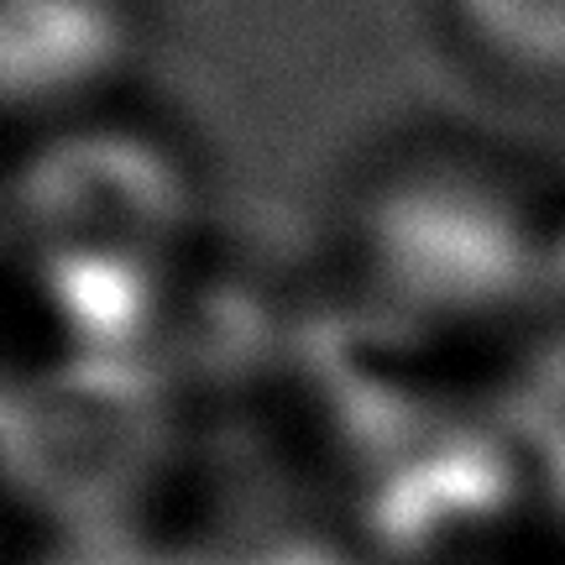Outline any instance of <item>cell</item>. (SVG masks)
<instances>
[{
  "instance_id": "obj_1",
  "label": "cell",
  "mask_w": 565,
  "mask_h": 565,
  "mask_svg": "<svg viewBox=\"0 0 565 565\" xmlns=\"http://www.w3.org/2000/svg\"><path fill=\"white\" fill-rule=\"evenodd\" d=\"M11 477L38 508L74 529L121 513L158 461V398L137 366L89 351L6 408Z\"/></svg>"
},
{
  "instance_id": "obj_2",
  "label": "cell",
  "mask_w": 565,
  "mask_h": 565,
  "mask_svg": "<svg viewBox=\"0 0 565 565\" xmlns=\"http://www.w3.org/2000/svg\"><path fill=\"white\" fill-rule=\"evenodd\" d=\"M21 236L38 257H121L141 263L183 215L173 162L131 137H68L26 162L11 194Z\"/></svg>"
},
{
  "instance_id": "obj_3",
  "label": "cell",
  "mask_w": 565,
  "mask_h": 565,
  "mask_svg": "<svg viewBox=\"0 0 565 565\" xmlns=\"http://www.w3.org/2000/svg\"><path fill=\"white\" fill-rule=\"evenodd\" d=\"M372 267L393 299L424 315H482L519 299L534 257L498 200L456 183H414L387 194L366 221Z\"/></svg>"
},
{
  "instance_id": "obj_4",
  "label": "cell",
  "mask_w": 565,
  "mask_h": 565,
  "mask_svg": "<svg viewBox=\"0 0 565 565\" xmlns=\"http://www.w3.org/2000/svg\"><path fill=\"white\" fill-rule=\"evenodd\" d=\"M508 471L482 445H450L404 461L372 503V540L408 565H450L492 534Z\"/></svg>"
},
{
  "instance_id": "obj_5",
  "label": "cell",
  "mask_w": 565,
  "mask_h": 565,
  "mask_svg": "<svg viewBox=\"0 0 565 565\" xmlns=\"http://www.w3.org/2000/svg\"><path fill=\"white\" fill-rule=\"evenodd\" d=\"M121 53L110 0H6V100L47 105L95 84Z\"/></svg>"
},
{
  "instance_id": "obj_6",
  "label": "cell",
  "mask_w": 565,
  "mask_h": 565,
  "mask_svg": "<svg viewBox=\"0 0 565 565\" xmlns=\"http://www.w3.org/2000/svg\"><path fill=\"white\" fill-rule=\"evenodd\" d=\"M450 11L498 68L565 89V0H450Z\"/></svg>"
},
{
  "instance_id": "obj_7",
  "label": "cell",
  "mask_w": 565,
  "mask_h": 565,
  "mask_svg": "<svg viewBox=\"0 0 565 565\" xmlns=\"http://www.w3.org/2000/svg\"><path fill=\"white\" fill-rule=\"evenodd\" d=\"M47 282L58 294L63 315L84 330V341L116 345L126 341V330L141 320V263H121V257H47Z\"/></svg>"
},
{
  "instance_id": "obj_8",
  "label": "cell",
  "mask_w": 565,
  "mask_h": 565,
  "mask_svg": "<svg viewBox=\"0 0 565 565\" xmlns=\"http://www.w3.org/2000/svg\"><path fill=\"white\" fill-rule=\"evenodd\" d=\"M53 565H204V561H183V555H158V550H131V545H89Z\"/></svg>"
},
{
  "instance_id": "obj_9",
  "label": "cell",
  "mask_w": 565,
  "mask_h": 565,
  "mask_svg": "<svg viewBox=\"0 0 565 565\" xmlns=\"http://www.w3.org/2000/svg\"><path fill=\"white\" fill-rule=\"evenodd\" d=\"M246 565H341L324 545H303V540H288V545H267L257 550Z\"/></svg>"
}]
</instances>
